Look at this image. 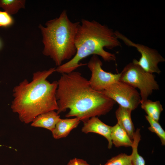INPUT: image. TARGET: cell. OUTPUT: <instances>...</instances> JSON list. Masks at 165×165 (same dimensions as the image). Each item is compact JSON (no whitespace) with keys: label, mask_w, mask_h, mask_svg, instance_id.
I'll return each instance as SVG.
<instances>
[{"label":"cell","mask_w":165,"mask_h":165,"mask_svg":"<svg viewBox=\"0 0 165 165\" xmlns=\"http://www.w3.org/2000/svg\"><path fill=\"white\" fill-rule=\"evenodd\" d=\"M57 82V112L69 109L66 117H75L84 123L92 117L106 115L116 103L102 92L93 89L89 80L79 72L62 74Z\"/></svg>","instance_id":"obj_1"},{"label":"cell","mask_w":165,"mask_h":165,"mask_svg":"<svg viewBox=\"0 0 165 165\" xmlns=\"http://www.w3.org/2000/svg\"><path fill=\"white\" fill-rule=\"evenodd\" d=\"M55 72V68L36 72L31 81L25 79L14 87L11 108L21 122L29 123L42 114L58 110L57 81L50 82L47 79Z\"/></svg>","instance_id":"obj_2"},{"label":"cell","mask_w":165,"mask_h":165,"mask_svg":"<svg viewBox=\"0 0 165 165\" xmlns=\"http://www.w3.org/2000/svg\"><path fill=\"white\" fill-rule=\"evenodd\" d=\"M76 52L67 62L56 68V72L68 73L81 66L82 59L90 55L101 57L105 61H115V54L105 51L104 48L112 49L121 46L115 32L107 26L94 20L82 19L75 38Z\"/></svg>","instance_id":"obj_3"},{"label":"cell","mask_w":165,"mask_h":165,"mask_svg":"<svg viewBox=\"0 0 165 165\" xmlns=\"http://www.w3.org/2000/svg\"><path fill=\"white\" fill-rule=\"evenodd\" d=\"M80 22H72L64 10L59 16L47 21L45 26L38 25L44 47L42 53L59 66L75 55V38Z\"/></svg>","instance_id":"obj_4"},{"label":"cell","mask_w":165,"mask_h":165,"mask_svg":"<svg viewBox=\"0 0 165 165\" xmlns=\"http://www.w3.org/2000/svg\"><path fill=\"white\" fill-rule=\"evenodd\" d=\"M120 75L119 80L140 90L141 102L148 99L154 90L159 89L155 75L133 62L127 64Z\"/></svg>","instance_id":"obj_5"},{"label":"cell","mask_w":165,"mask_h":165,"mask_svg":"<svg viewBox=\"0 0 165 165\" xmlns=\"http://www.w3.org/2000/svg\"><path fill=\"white\" fill-rule=\"evenodd\" d=\"M101 92L119 106L132 111L140 104L139 93L136 89L120 80L112 84Z\"/></svg>","instance_id":"obj_6"},{"label":"cell","mask_w":165,"mask_h":165,"mask_svg":"<svg viewBox=\"0 0 165 165\" xmlns=\"http://www.w3.org/2000/svg\"><path fill=\"white\" fill-rule=\"evenodd\" d=\"M115 32L119 39L122 40L128 46L135 47L140 53V59L137 61L134 59L133 62L149 73H155L158 74L161 73L158 64L160 62H164L165 59L156 50L142 44L134 43L119 31Z\"/></svg>","instance_id":"obj_7"},{"label":"cell","mask_w":165,"mask_h":165,"mask_svg":"<svg viewBox=\"0 0 165 165\" xmlns=\"http://www.w3.org/2000/svg\"><path fill=\"white\" fill-rule=\"evenodd\" d=\"M86 64L91 73L89 80L90 84L95 90L102 91L119 80L120 73L113 74L106 72L102 68V62L97 55H93Z\"/></svg>","instance_id":"obj_8"},{"label":"cell","mask_w":165,"mask_h":165,"mask_svg":"<svg viewBox=\"0 0 165 165\" xmlns=\"http://www.w3.org/2000/svg\"><path fill=\"white\" fill-rule=\"evenodd\" d=\"M111 128L112 126L104 123L97 117H93L84 122L82 131L85 134L92 132L103 136L108 140V147L110 149L113 144L111 137Z\"/></svg>","instance_id":"obj_9"},{"label":"cell","mask_w":165,"mask_h":165,"mask_svg":"<svg viewBox=\"0 0 165 165\" xmlns=\"http://www.w3.org/2000/svg\"><path fill=\"white\" fill-rule=\"evenodd\" d=\"M132 111L130 109L119 105L116 111L115 114L117 123L127 132L131 140L133 141L135 131L131 118Z\"/></svg>","instance_id":"obj_10"},{"label":"cell","mask_w":165,"mask_h":165,"mask_svg":"<svg viewBox=\"0 0 165 165\" xmlns=\"http://www.w3.org/2000/svg\"><path fill=\"white\" fill-rule=\"evenodd\" d=\"M80 121V119L77 117L60 119L52 132L53 137L56 139L66 137L72 130L77 127Z\"/></svg>","instance_id":"obj_11"},{"label":"cell","mask_w":165,"mask_h":165,"mask_svg":"<svg viewBox=\"0 0 165 165\" xmlns=\"http://www.w3.org/2000/svg\"><path fill=\"white\" fill-rule=\"evenodd\" d=\"M60 119L57 112L51 111L38 116L31 122V126L46 128L52 132Z\"/></svg>","instance_id":"obj_12"},{"label":"cell","mask_w":165,"mask_h":165,"mask_svg":"<svg viewBox=\"0 0 165 165\" xmlns=\"http://www.w3.org/2000/svg\"><path fill=\"white\" fill-rule=\"evenodd\" d=\"M111 137L112 144L116 147H131L132 145L133 141L117 123L112 127Z\"/></svg>","instance_id":"obj_13"},{"label":"cell","mask_w":165,"mask_h":165,"mask_svg":"<svg viewBox=\"0 0 165 165\" xmlns=\"http://www.w3.org/2000/svg\"><path fill=\"white\" fill-rule=\"evenodd\" d=\"M140 104L141 108L145 111L147 116L159 122L160 114L163 109L160 101H152L147 99L141 101Z\"/></svg>","instance_id":"obj_14"},{"label":"cell","mask_w":165,"mask_h":165,"mask_svg":"<svg viewBox=\"0 0 165 165\" xmlns=\"http://www.w3.org/2000/svg\"><path fill=\"white\" fill-rule=\"evenodd\" d=\"M140 129L138 128L134 133L132 145V152L131 157L132 165H145V161L143 158L138 152V146L141 140Z\"/></svg>","instance_id":"obj_15"},{"label":"cell","mask_w":165,"mask_h":165,"mask_svg":"<svg viewBox=\"0 0 165 165\" xmlns=\"http://www.w3.org/2000/svg\"><path fill=\"white\" fill-rule=\"evenodd\" d=\"M25 0H0V8L10 15L17 13L21 9L25 8Z\"/></svg>","instance_id":"obj_16"},{"label":"cell","mask_w":165,"mask_h":165,"mask_svg":"<svg viewBox=\"0 0 165 165\" xmlns=\"http://www.w3.org/2000/svg\"><path fill=\"white\" fill-rule=\"evenodd\" d=\"M146 119L150 125L148 128L149 130L155 133L160 138L162 145H165V131L157 122L147 115L145 116Z\"/></svg>","instance_id":"obj_17"},{"label":"cell","mask_w":165,"mask_h":165,"mask_svg":"<svg viewBox=\"0 0 165 165\" xmlns=\"http://www.w3.org/2000/svg\"><path fill=\"white\" fill-rule=\"evenodd\" d=\"M104 165H132L130 155L120 153L110 159Z\"/></svg>","instance_id":"obj_18"},{"label":"cell","mask_w":165,"mask_h":165,"mask_svg":"<svg viewBox=\"0 0 165 165\" xmlns=\"http://www.w3.org/2000/svg\"><path fill=\"white\" fill-rule=\"evenodd\" d=\"M13 20L10 15L5 11L0 10V27H7L12 25Z\"/></svg>","instance_id":"obj_19"},{"label":"cell","mask_w":165,"mask_h":165,"mask_svg":"<svg viewBox=\"0 0 165 165\" xmlns=\"http://www.w3.org/2000/svg\"><path fill=\"white\" fill-rule=\"evenodd\" d=\"M67 165H90L83 160L75 158L71 160Z\"/></svg>","instance_id":"obj_20"}]
</instances>
